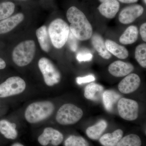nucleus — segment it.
I'll list each match as a JSON object with an SVG mask.
<instances>
[{"label": "nucleus", "mask_w": 146, "mask_h": 146, "mask_svg": "<svg viewBox=\"0 0 146 146\" xmlns=\"http://www.w3.org/2000/svg\"><path fill=\"white\" fill-rule=\"evenodd\" d=\"M120 8V3L117 0H110L102 3L98 9L103 16L112 19L116 16Z\"/></svg>", "instance_id": "nucleus-13"}, {"label": "nucleus", "mask_w": 146, "mask_h": 146, "mask_svg": "<svg viewBox=\"0 0 146 146\" xmlns=\"http://www.w3.org/2000/svg\"><path fill=\"white\" fill-rule=\"evenodd\" d=\"M141 83V78L138 75L130 74L120 82L118 85V89L122 94H130L139 88Z\"/></svg>", "instance_id": "nucleus-11"}, {"label": "nucleus", "mask_w": 146, "mask_h": 146, "mask_svg": "<svg viewBox=\"0 0 146 146\" xmlns=\"http://www.w3.org/2000/svg\"><path fill=\"white\" fill-rule=\"evenodd\" d=\"M82 110L72 104L63 105L56 114V121L62 125L74 124L78 121L83 116Z\"/></svg>", "instance_id": "nucleus-5"}, {"label": "nucleus", "mask_w": 146, "mask_h": 146, "mask_svg": "<svg viewBox=\"0 0 146 146\" xmlns=\"http://www.w3.org/2000/svg\"><path fill=\"white\" fill-rule=\"evenodd\" d=\"M36 50L34 41L26 40L18 44L13 49L12 59L19 67L28 65L33 60Z\"/></svg>", "instance_id": "nucleus-4"}, {"label": "nucleus", "mask_w": 146, "mask_h": 146, "mask_svg": "<svg viewBox=\"0 0 146 146\" xmlns=\"http://www.w3.org/2000/svg\"><path fill=\"white\" fill-rule=\"evenodd\" d=\"M65 146H89V143L81 136L72 135L65 141Z\"/></svg>", "instance_id": "nucleus-27"}, {"label": "nucleus", "mask_w": 146, "mask_h": 146, "mask_svg": "<svg viewBox=\"0 0 146 146\" xmlns=\"http://www.w3.org/2000/svg\"><path fill=\"white\" fill-rule=\"evenodd\" d=\"M104 90L103 86L100 84L96 83L89 84L84 89V96L88 100H97L100 98Z\"/></svg>", "instance_id": "nucleus-18"}, {"label": "nucleus", "mask_w": 146, "mask_h": 146, "mask_svg": "<svg viewBox=\"0 0 146 146\" xmlns=\"http://www.w3.org/2000/svg\"><path fill=\"white\" fill-rule=\"evenodd\" d=\"M15 5L11 2H5L0 3V20L10 17L14 11Z\"/></svg>", "instance_id": "nucleus-25"}, {"label": "nucleus", "mask_w": 146, "mask_h": 146, "mask_svg": "<svg viewBox=\"0 0 146 146\" xmlns=\"http://www.w3.org/2000/svg\"><path fill=\"white\" fill-rule=\"evenodd\" d=\"M93 58V55L90 52H79L76 56L77 60L79 62L91 61Z\"/></svg>", "instance_id": "nucleus-29"}, {"label": "nucleus", "mask_w": 146, "mask_h": 146, "mask_svg": "<svg viewBox=\"0 0 146 146\" xmlns=\"http://www.w3.org/2000/svg\"><path fill=\"white\" fill-rule=\"evenodd\" d=\"M16 125L5 120L0 121V132L6 138L9 139H16L18 136L16 130Z\"/></svg>", "instance_id": "nucleus-21"}, {"label": "nucleus", "mask_w": 146, "mask_h": 146, "mask_svg": "<svg viewBox=\"0 0 146 146\" xmlns=\"http://www.w3.org/2000/svg\"><path fill=\"white\" fill-rule=\"evenodd\" d=\"M6 66L5 61L0 58V70L4 69Z\"/></svg>", "instance_id": "nucleus-33"}, {"label": "nucleus", "mask_w": 146, "mask_h": 146, "mask_svg": "<svg viewBox=\"0 0 146 146\" xmlns=\"http://www.w3.org/2000/svg\"><path fill=\"white\" fill-rule=\"evenodd\" d=\"M54 110V105L51 102H35L27 107L25 112V118L29 123H35L49 117Z\"/></svg>", "instance_id": "nucleus-2"}, {"label": "nucleus", "mask_w": 146, "mask_h": 146, "mask_svg": "<svg viewBox=\"0 0 146 146\" xmlns=\"http://www.w3.org/2000/svg\"><path fill=\"white\" fill-rule=\"evenodd\" d=\"M26 87L25 80L18 76L9 78L0 84V98H6L23 92Z\"/></svg>", "instance_id": "nucleus-6"}, {"label": "nucleus", "mask_w": 146, "mask_h": 146, "mask_svg": "<svg viewBox=\"0 0 146 146\" xmlns=\"http://www.w3.org/2000/svg\"><path fill=\"white\" fill-rule=\"evenodd\" d=\"M138 30L135 26L129 27L119 38V42L123 45L131 44L135 43L138 39Z\"/></svg>", "instance_id": "nucleus-20"}, {"label": "nucleus", "mask_w": 146, "mask_h": 146, "mask_svg": "<svg viewBox=\"0 0 146 146\" xmlns=\"http://www.w3.org/2000/svg\"><path fill=\"white\" fill-rule=\"evenodd\" d=\"M11 146H24L23 145H22L21 144L19 143H15L13 144Z\"/></svg>", "instance_id": "nucleus-34"}, {"label": "nucleus", "mask_w": 146, "mask_h": 146, "mask_svg": "<svg viewBox=\"0 0 146 146\" xmlns=\"http://www.w3.org/2000/svg\"><path fill=\"white\" fill-rule=\"evenodd\" d=\"M134 70L131 63L121 60L114 61L110 65L108 68L109 72L116 77H122L130 74Z\"/></svg>", "instance_id": "nucleus-12"}, {"label": "nucleus", "mask_w": 146, "mask_h": 146, "mask_svg": "<svg viewBox=\"0 0 146 146\" xmlns=\"http://www.w3.org/2000/svg\"><path fill=\"white\" fill-rule=\"evenodd\" d=\"M91 38L92 45L99 54L104 59H110L112 55L106 48L103 37L100 35L95 33Z\"/></svg>", "instance_id": "nucleus-15"}, {"label": "nucleus", "mask_w": 146, "mask_h": 146, "mask_svg": "<svg viewBox=\"0 0 146 146\" xmlns=\"http://www.w3.org/2000/svg\"><path fill=\"white\" fill-rule=\"evenodd\" d=\"M67 18L70 25V31L75 37L80 41L91 39L93 35V28L85 14L75 6L68 9Z\"/></svg>", "instance_id": "nucleus-1"}, {"label": "nucleus", "mask_w": 146, "mask_h": 146, "mask_svg": "<svg viewBox=\"0 0 146 146\" xmlns=\"http://www.w3.org/2000/svg\"><path fill=\"white\" fill-rule=\"evenodd\" d=\"M68 41V44L71 50L73 52H76L78 47L77 39L75 37L70 31L69 33Z\"/></svg>", "instance_id": "nucleus-28"}, {"label": "nucleus", "mask_w": 146, "mask_h": 146, "mask_svg": "<svg viewBox=\"0 0 146 146\" xmlns=\"http://www.w3.org/2000/svg\"><path fill=\"white\" fill-rule=\"evenodd\" d=\"M144 2H145V3H146V0H144Z\"/></svg>", "instance_id": "nucleus-36"}, {"label": "nucleus", "mask_w": 146, "mask_h": 146, "mask_svg": "<svg viewBox=\"0 0 146 146\" xmlns=\"http://www.w3.org/2000/svg\"><path fill=\"white\" fill-rule=\"evenodd\" d=\"M48 32L54 46L60 49L68 41L70 32V27L65 21L57 18L50 24Z\"/></svg>", "instance_id": "nucleus-3"}, {"label": "nucleus", "mask_w": 146, "mask_h": 146, "mask_svg": "<svg viewBox=\"0 0 146 146\" xmlns=\"http://www.w3.org/2000/svg\"><path fill=\"white\" fill-rule=\"evenodd\" d=\"M141 36L143 41L146 42V23H144L141 25L140 29Z\"/></svg>", "instance_id": "nucleus-31"}, {"label": "nucleus", "mask_w": 146, "mask_h": 146, "mask_svg": "<svg viewBox=\"0 0 146 146\" xmlns=\"http://www.w3.org/2000/svg\"><path fill=\"white\" fill-rule=\"evenodd\" d=\"M107 127L106 122L104 120H102L95 125L87 128L86 131V135L92 140H98L100 138Z\"/></svg>", "instance_id": "nucleus-19"}, {"label": "nucleus", "mask_w": 146, "mask_h": 146, "mask_svg": "<svg viewBox=\"0 0 146 146\" xmlns=\"http://www.w3.org/2000/svg\"><path fill=\"white\" fill-rule=\"evenodd\" d=\"M123 134L121 129H117L112 133H106L100 138V143L103 146H117Z\"/></svg>", "instance_id": "nucleus-17"}, {"label": "nucleus", "mask_w": 146, "mask_h": 146, "mask_svg": "<svg viewBox=\"0 0 146 146\" xmlns=\"http://www.w3.org/2000/svg\"><path fill=\"white\" fill-rule=\"evenodd\" d=\"M135 57L139 65L143 68H146V44H142L136 47Z\"/></svg>", "instance_id": "nucleus-26"}, {"label": "nucleus", "mask_w": 146, "mask_h": 146, "mask_svg": "<svg viewBox=\"0 0 146 146\" xmlns=\"http://www.w3.org/2000/svg\"><path fill=\"white\" fill-rule=\"evenodd\" d=\"M141 145L142 142L139 136L130 134L122 138L117 146H141Z\"/></svg>", "instance_id": "nucleus-24"}, {"label": "nucleus", "mask_w": 146, "mask_h": 146, "mask_svg": "<svg viewBox=\"0 0 146 146\" xmlns=\"http://www.w3.org/2000/svg\"><path fill=\"white\" fill-rule=\"evenodd\" d=\"M38 66L46 85L52 86L59 83L61 77L60 73L50 60L42 58L38 62Z\"/></svg>", "instance_id": "nucleus-7"}, {"label": "nucleus", "mask_w": 146, "mask_h": 146, "mask_svg": "<svg viewBox=\"0 0 146 146\" xmlns=\"http://www.w3.org/2000/svg\"><path fill=\"white\" fill-rule=\"evenodd\" d=\"M105 43L106 48L109 52L118 58L125 59L128 56V51L123 46L118 44L114 41L110 39H107Z\"/></svg>", "instance_id": "nucleus-16"}, {"label": "nucleus", "mask_w": 146, "mask_h": 146, "mask_svg": "<svg viewBox=\"0 0 146 146\" xmlns=\"http://www.w3.org/2000/svg\"><path fill=\"white\" fill-rule=\"evenodd\" d=\"M144 9L140 5H134L127 7L120 12L119 20L122 24L127 25L131 23L137 18L142 16Z\"/></svg>", "instance_id": "nucleus-9"}, {"label": "nucleus", "mask_w": 146, "mask_h": 146, "mask_svg": "<svg viewBox=\"0 0 146 146\" xmlns=\"http://www.w3.org/2000/svg\"><path fill=\"white\" fill-rule=\"evenodd\" d=\"M24 19L23 14L19 13L1 21L0 34L9 32L23 21Z\"/></svg>", "instance_id": "nucleus-14"}, {"label": "nucleus", "mask_w": 146, "mask_h": 146, "mask_svg": "<svg viewBox=\"0 0 146 146\" xmlns=\"http://www.w3.org/2000/svg\"><path fill=\"white\" fill-rule=\"evenodd\" d=\"M103 101L106 110L110 111L113 106L120 98V96L112 90H106L103 93Z\"/></svg>", "instance_id": "nucleus-23"}, {"label": "nucleus", "mask_w": 146, "mask_h": 146, "mask_svg": "<svg viewBox=\"0 0 146 146\" xmlns=\"http://www.w3.org/2000/svg\"><path fill=\"white\" fill-rule=\"evenodd\" d=\"M36 35L40 47L43 50L48 52L50 49V43L48 32L46 27L43 26L36 31Z\"/></svg>", "instance_id": "nucleus-22"}, {"label": "nucleus", "mask_w": 146, "mask_h": 146, "mask_svg": "<svg viewBox=\"0 0 146 146\" xmlns=\"http://www.w3.org/2000/svg\"><path fill=\"white\" fill-rule=\"evenodd\" d=\"M117 108L119 115L124 119L132 121L138 118L139 105L136 101L121 98L118 102Z\"/></svg>", "instance_id": "nucleus-8"}, {"label": "nucleus", "mask_w": 146, "mask_h": 146, "mask_svg": "<svg viewBox=\"0 0 146 146\" xmlns=\"http://www.w3.org/2000/svg\"><path fill=\"white\" fill-rule=\"evenodd\" d=\"M63 136L54 129L52 127H46L44 129L43 133L39 136L38 141L42 146H46L51 143L54 146L59 145L63 142Z\"/></svg>", "instance_id": "nucleus-10"}, {"label": "nucleus", "mask_w": 146, "mask_h": 146, "mask_svg": "<svg viewBox=\"0 0 146 146\" xmlns=\"http://www.w3.org/2000/svg\"><path fill=\"white\" fill-rule=\"evenodd\" d=\"M100 1L101 3L105 2L107 1H110V0H99Z\"/></svg>", "instance_id": "nucleus-35"}, {"label": "nucleus", "mask_w": 146, "mask_h": 146, "mask_svg": "<svg viewBox=\"0 0 146 146\" xmlns=\"http://www.w3.org/2000/svg\"><path fill=\"white\" fill-rule=\"evenodd\" d=\"M118 1L123 3L129 4L137 2L138 0H118Z\"/></svg>", "instance_id": "nucleus-32"}, {"label": "nucleus", "mask_w": 146, "mask_h": 146, "mask_svg": "<svg viewBox=\"0 0 146 146\" xmlns=\"http://www.w3.org/2000/svg\"><path fill=\"white\" fill-rule=\"evenodd\" d=\"M96 80V78L93 75H88L86 76L78 77L76 79V81L78 84H81L82 83H88L94 81Z\"/></svg>", "instance_id": "nucleus-30"}]
</instances>
